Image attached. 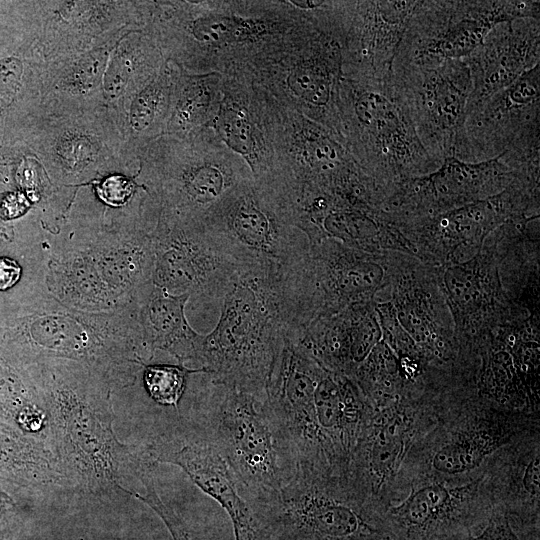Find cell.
<instances>
[{"instance_id": "1", "label": "cell", "mask_w": 540, "mask_h": 540, "mask_svg": "<svg viewBox=\"0 0 540 540\" xmlns=\"http://www.w3.org/2000/svg\"><path fill=\"white\" fill-rule=\"evenodd\" d=\"M48 417V441L67 485L92 495L122 491V481L154 470L145 444L126 445L113 430L112 386L88 365L50 359L26 367Z\"/></svg>"}, {"instance_id": "2", "label": "cell", "mask_w": 540, "mask_h": 540, "mask_svg": "<svg viewBox=\"0 0 540 540\" xmlns=\"http://www.w3.org/2000/svg\"><path fill=\"white\" fill-rule=\"evenodd\" d=\"M282 272L242 271L222 299L215 328L203 335L198 369L219 384L265 400L266 385L287 329Z\"/></svg>"}, {"instance_id": "3", "label": "cell", "mask_w": 540, "mask_h": 540, "mask_svg": "<svg viewBox=\"0 0 540 540\" xmlns=\"http://www.w3.org/2000/svg\"><path fill=\"white\" fill-rule=\"evenodd\" d=\"M535 432H540V413L502 407L473 389L443 394L433 423L414 441L402 464L397 502L419 478L480 477L496 452Z\"/></svg>"}, {"instance_id": "4", "label": "cell", "mask_w": 540, "mask_h": 540, "mask_svg": "<svg viewBox=\"0 0 540 540\" xmlns=\"http://www.w3.org/2000/svg\"><path fill=\"white\" fill-rule=\"evenodd\" d=\"M93 228L87 223V245L65 249L51 264L53 292L72 305L134 309L141 290L153 282L154 248L151 226L138 204L109 209Z\"/></svg>"}, {"instance_id": "5", "label": "cell", "mask_w": 540, "mask_h": 540, "mask_svg": "<svg viewBox=\"0 0 540 540\" xmlns=\"http://www.w3.org/2000/svg\"><path fill=\"white\" fill-rule=\"evenodd\" d=\"M338 103L352 159L376 185L382 202L397 183L441 165L422 145L392 69L379 77L349 74Z\"/></svg>"}, {"instance_id": "6", "label": "cell", "mask_w": 540, "mask_h": 540, "mask_svg": "<svg viewBox=\"0 0 540 540\" xmlns=\"http://www.w3.org/2000/svg\"><path fill=\"white\" fill-rule=\"evenodd\" d=\"M261 540H386L383 514L348 478L298 467L282 487L247 501Z\"/></svg>"}, {"instance_id": "7", "label": "cell", "mask_w": 540, "mask_h": 540, "mask_svg": "<svg viewBox=\"0 0 540 540\" xmlns=\"http://www.w3.org/2000/svg\"><path fill=\"white\" fill-rule=\"evenodd\" d=\"M194 413L190 419L225 460L247 501L276 492L295 473L264 401L206 374Z\"/></svg>"}, {"instance_id": "8", "label": "cell", "mask_w": 540, "mask_h": 540, "mask_svg": "<svg viewBox=\"0 0 540 540\" xmlns=\"http://www.w3.org/2000/svg\"><path fill=\"white\" fill-rule=\"evenodd\" d=\"M31 154L55 186L73 188L106 176L137 175L139 158L107 106H41L28 127Z\"/></svg>"}, {"instance_id": "9", "label": "cell", "mask_w": 540, "mask_h": 540, "mask_svg": "<svg viewBox=\"0 0 540 540\" xmlns=\"http://www.w3.org/2000/svg\"><path fill=\"white\" fill-rule=\"evenodd\" d=\"M217 244L245 270L283 271L308 253L305 235L284 215L272 191L245 182L201 217Z\"/></svg>"}, {"instance_id": "10", "label": "cell", "mask_w": 540, "mask_h": 540, "mask_svg": "<svg viewBox=\"0 0 540 540\" xmlns=\"http://www.w3.org/2000/svg\"><path fill=\"white\" fill-rule=\"evenodd\" d=\"M539 218V184L516 177L502 192L443 213L393 220L411 253L433 268L475 256L501 225Z\"/></svg>"}, {"instance_id": "11", "label": "cell", "mask_w": 540, "mask_h": 540, "mask_svg": "<svg viewBox=\"0 0 540 540\" xmlns=\"http://www.w3.org/2000/svg\"><path fill=\"white\" fill-rule=\"evenodd\" d=\"M526 18L540 19L539 1H419L393 64L434 65L464 59L496 25Z\"/></svg>"}, {"instance_id": "12", "label": "cell", "mask_w": 540, "mask_h": 540, "mask_svg": "<svg viewBox=\"0 0 540 540\" xmlns=\"http://www.w3.org/2000/svg\"><path fill=\"white\" fill-rule=\"evenodd\" d=\"M295 319L303 330L319 316L375 301L389 287L388 252L368 253L335 239L309 244L288 272Z\"/></svg>"}, {"instance_id": "13", "label": "cell", "mask_w": 540, "mask_h": 540, "mask_svg": "<svg viewBox=\"0 0 540 540\" xmlns=\"http://www.w3.org/2000/svg\"><path fill=\"white\" fill-rule=\"evenodd\" d=\"M496 510L484 473L464 481L419 478L385 510L383 528L390 540H467Z\"/></svg>"}, {"instance_id": "14", "label": "cell", "mask_w": 540, "mask_h": 540, "mask_svg": "<svg viewBox=\"0 0 540 540\" xmlns=\"http://www.w3.org/2000/svg\"><path fill=\"white\" fill-rule=\"evenodd\" d=\"M496 157L514 171L540 167V63L466 115L455 158Z\"/></svg>"}, {"instance_id": "15", "label": "cell", "mask_w": 540, "mask_h": 540, "mask_svg": "<svg viewBox=\"0 0 540 540\" xmlns=\"http://www.w3.org/2000/svg\"><path fill=\"white\" fill-rule=\"evenodd\" d=\"M323 365L284 330L266 385L264 406L281 446L295 467L331 475L322 448L315 387Z\"/></svg>"}, {"instance_id": "16", "label": "cell", "mask_w": 540, "mask_h": 540, "mask_svg": "<svg viewBox=\"0 0 540 540\" xmlns=\"http://www.w3.org/2000/svg\"><path fill=\"white\" fill-rule=\"evenodd\" d=\"M440 395L408 396L374 409L352 454L348 481L382 512L397 502V480L407 453L434 421Z\"/></svg>"}, {"instance_id": "17", "label": "cell", "mask_w": 540, "mask_h": 540, "mask_svg": "<svg viewBox=\"0 0 540 540\" xmlns=\"http://www.w3.org/2000/svg\"><path fill=\"white\" fill-rule=\"evenodd\" d=\"M390 301L403 329L423 354L433 376L460 382L469 363L456 341L454 325L434 268L416 257L389 251Z\"/></svg>"}, {"instance_id": "18", "label": "cell", "mask_w": 540, "mask_h": 540, "mask_svg": "<svg viewBox=\"0 0 540 540\" xmlns=\"http://www.w3.org/2000/svg\"><path fill=\"white\" fill-rule=\"evenodd\" d=\"M153 283L173 295L223 299L243 271L211 237L202 219L161 208L151 232Z\"/></svg>"}, {"instance_id": "19", "label": "cell", "mask_w": 540, "mask_h": 540, "mask_svg": "<svg viewBox=\"0 0 540 540\" xmlns=\"http://www.w3.org/2000/svg\"><path fill=\"white\" fill-rule=\"evenodd\" d=\"M500 227L469 260L434 268L457 344L466 358L476 357L478 346L511 315L516 304L502 282L505 255L500 249Z\"/></svg>"}, {"instance_id": "20", "label": "cell", "mask_w": 540, "mask_h": 540, "mask_svg": "<svg viewBox=\"0 0 540 540\" xmlns=\"http://www.w3.org/2000/svg\"><path fill=\"white\" fill-rule=\"evenodd\" d=\"M392 76L428 154L440 164L448 157H455L472 89L466 61L393 64Z\"/></svg>"}, {"instance_id": "21", "label": "cell", "mask_w": 540, "mask_h": 540, "mask_svg": "<svg viewBox=\"0 0 540 540\" xmlns=\"http://www.w3.org/2000/svg\"><path fill=\"white\" fill-rule=\"evenodd\" d=\"M144 5L126 0L27 2L28 36L44 60L110 46L143 30Z\"/></svg>"}, {"instance_id": "22", "label": "cell", "mask_w": 540, "mask_h": 540, "mask_svg": "<svg viewBox=\"0 0 540 540\" xmlns=\"http://www.w3.org/2000/svg\"><path fill=\"white\" fill-rule=\"evenodd\" d=\"M150 459L157 465L180 467L229 515L235 540H261L255 513L242 496L229 466L212 443L190 418L177 415L145 443Z\"/></svg>"}, {"instance_id": "23", "label": "cell", "mask_w": 540, "mask_h": 540, "mask_svg": "<svg viewBox=\"0 0 540 540\" xmlns=\"http://www.w3.org/2000/svg\"><path fill=\"white\" fill-rule=\"evenodd\" d=\"M516 176L498 157L481 162L448 157L435 171L397 183L381 209L394 220L435 215L497 195Z\"/></svg>"}, {"instance_id": "24", "label": "cell", "mask_w": 540, "mask_h": 540, "mask_svg": "<svg viewBox=\"0 0 540 540\" xmlns=\"http://www.w3.org/2000/svg\"><path fill=\"white\" fill-rule=\"evenodd\" d=\"M419 1H357L333 5L343 36L349 74L384 76L392 64Z\"/></svg>"}, {"instance_id": "25", "label": "cell", "mask_w": 540, "mask_h": 540, "mask_svg": "<svg viewBox=\"0 0 540 540\" xmlns=\"http://www.w3.org/2000/svg\"><path fill=\"white\" fill-rule=\"evenodd\" d=\"M496 509L521 540H539L540 432L496 452L484 467Z\"/></svg>"}, {"instance_id": "26", "label": "cell", "mask_w": 540, "mask_h": 540, "mask_svg": "<svg viewBox=\"0 0 540 540\" xmlns=\"http://www.w3.org/2000/svg\"><path fill=\"white\" fill-rule=\"evenodd\" d=\"M464 60L472 81L467 115L540 63V19L496 25Z\"/></svg>"}, {"instance_id": "27", "label": "cell", "mask_w": 540, "mask_h": 540, "mask_svg": "<svg viewBox=\"0 0 540 540\" xmlns=\"http://www.w3.org/2000/svg\"><path fill=\"white\" fill-rule=\"evenodd\" d=\"M297 337L325 368L351 378L382 339L375 301L319 316Z\"/></svg>"}, {"instance_id": "28", "label": "cell", "mask_w": 540, "mask_h": 540, "mask_svg": "<svg viewBox=\"0 0 540 540\" xmlns=\"http://www.w3.org/2000/svg\"><path fill=\"white\" fill-rule=\"evenodd\" d=\"M188 295H173L153 282L140 292L136 311L145 344L152 355L156 350L168 352L180 365L197 364L203 335L188 324L185 305Z\"/></svg>"}, {"instance_id": "29", "label": "cell", "mask_w": 540, "mask_h": 540, "mask_svg": "<svg viewBox=\"0 0 540 540\" xmlns=\"http://www.w3.org/2000/svg\"><path fill=\"white\" fill-rule=\"evenodd\" d=\"M114 45L45 60L42 104L78 108L106 106L103 80Z\"/></svg>"}, {"instance_id": "30", "label": "cell", "mask_w": 540, "mask_h": 540, "mask_svg": "<svg viewBox=\"0 0 540 540\" xmlns=\"http://www.w3.org/2000/svg\"><path fill=\"white\" fill-rule=\"evenodd\" d=\"M51 486L68 487L48 438L0 420V487L36 491Z\"/></svg>"}, {"instance_id": "31", "label": "cell", "mask_w": 540, "mask_h": 540, "mask_svg": "<svg viewBox=\"0 0 540 540\" xmlns=\"http://www.w3.org/2000/svg\"><path fill=\"white\" fill-rule=\"evenodd\" d=\"M173 84V76L159 69L113 110L122 136L138 158L166 120Z\"/></svg>"}, {"instance_id": "32", "label": "cell", "mask_w": 540, "mask_h": 540, "mask_svg": "<svg viewBox=\"0 0 540 540\" xmlns=\"http://www.w3.org/2000/svg\"><path fill=\"white\" fill-rule=\"evenodd\" d=\"M153 39L142 30L131 31L113 46L103 80L106 106L115 110L159 69Z\"/></svg>"}, {"instance_id": "33", "label": "cell", "mask_w": 540, "mask_h": 540, "mask_svg": "<svg viewBox=\"0 0 540 540\" xmlns=\"http://www.w3.org/2000/svg\"><path fill=\"white\" fill-rule=\"evenodd\" d=\"M0 420L24 433L47 437V413L27 370L2 361Z\"/></svg>"}, {"instance_id": "34", "label": "cell", "mask_w": 540, "mask_h": 540, "mask_svg": "<svg viewBox=\"0 0 540 540\" xmlns=\"http://www.w3.org/2000/svg\"><path fill=\"white\" fill-rule=\"evenodd\" d=\"M351 379L359 386L374 409L408 396H419L401 377L396 355L381 341L357 368ZM424 393V392H423Z\"/></svg>"}, {"instance_id": "35", "label": "cell", "mask_w": 540, "mask_h": 540, "mask_svg": "<svg viewBox=\"0 0 540 540\" xmlns=\"http://www.w3.org/2000/svg\"><path fill=\"white\" fill-rule=\"evenodd\" d=\"M44 61L34 43L25 56L11 54L0 58V117L20 102L34 110L41 108Z\"/></svg>"}, {"instance_id": "36", "label": "cell", "mask_w": 540, "mask_h": 540, "mask_svg": "<svg viewBox=\"0 0 540 540\" xmlns=\"http://www.w3.org/2000/svg\"><path fill=\"white\" fill-rule=\"evenodd\" d=\"M205 373L184 365L154 364L143 368V384L148 395L158 404L178 407L189 374ZM206 374V373H205Z\"/></svg>"}, {"instance_id": "37", "label": "cell", "mask_w": 540, "mask_h": 540, "mask_svg": "<svg viewBox=\"0 0 540 540\" xmlns=\"http://www.w3.org/2000/svg\"><path fill=\"white\" fill-rule=\"evenodd\" d=\"M174 100H171L170 114L166 128L171 134L184 133L192 129L201 119L207 106V95L204 89L195 82L176 91Z\"/></svg>"}, {"instance_id": "38", "label": "cell", "mask_w": 540, "mask_h": 540, "mask_svg": "<svg viewBox=\"0 0 540 540\" xmlns=\"http://www.w3.org/2000/svg\"><path fill=\"white\" fill-rule=\"evenodd\" d=\"M153 471H147L138 478L144 487V493L128 488H124L123 492L148 505L166 525L173 540H201L186 521L160 498L155 488Z\"/></svg>"}, {"instance_id": "39", "label": "cell", "mask_w": 540, "mask_h": 540, "mask_svg": "<svg viewBox=\"0 0 540 540\" xmlns=\"http://www.w3.org/2000/svg\"><path fill=\"white\" fill-rule=\"evenodd\" d=\"M189 34L199 43L216 44L239 39L246 35L250 26L232 17L208 15L196 18L188 26Z\"/></svg>"}, {"instance_id": "40", "label": "cell", "mask_w": 540, "mask_h": 540, "mask_svg": "<svg viewBox=\"0 0 540 540\" xmlns=\"http://www.w3.org/2000/svg\"><path fill=\"white\" fill-rule=\"evenodd\" d=\"M93 184L101 202L109 207H125L147 192L134 177L120 174L106 176Z\"/></svg>"}, {"instance_id": "41", "label": "cell", "mask_w": 540, "mask_h": 540, "mask_svg": "<svg viewBox=\"0 0 540 540\" xmlns=\"http://www.w3.org/2000/svg\"><path fill=\"white\" fill-rule=\"evenodd\" d=\"M222 139L240 154L251 155L255 147L253 127L241 111H224L218 121Z\"/></svg>"}, {"instance_id": "42", "label": "cell", "mask_w": 540, "mask_h": 540, "mask_svg": "<svg viewBox=\"0 0 540 540\" xmlns=\"http://www.w3.org/2000/svg\"><path fill=\"white\" fill-rule=\"evenodd\" d=\"M467 540H521L512 529L506 515L496 510L485 528Z\"/></svg>"}, {"instance_id": "43", "label": "cell", "mask_w": 540, "mask_h": 540, "mask_svg": "<svg viewBox=\"0 0 540 540\" xmlns=\"http://www.w3.org/2000/svg\"><path fill=\"white\" fill-rule=\"evenodd\" d=\"M21 268L16 261L0 258V290L13 286L20 278Z\"/></svg>"}, {"instance_id": "44", "label": "cell", "mask_w": 540, "mask_h": 540, "mask_svg": "<svg viewBox=\"0 0 540 540\" xmlns=\"http://www.w3.org/2000/svg\"><path fill=\"white\" fill-rule=\"evenodd\" d=\"M15 507V501L10 494L0 489V519Z\"/></svg>"}, {"instance_id": "45", "label": "cell", "mask_w": 540, "mask_h": 540, "mask_svg": "<svg viewBox=\"0 0 540 540\" xmlns=\"http://www.w3.org/2000/svg\"><path fill=\"white\" fill-rule=\"evenodd\" d=\"M291 3L301 9L312 10L321 7L324 1H291Z\"/></svg>"}, {"instance_id": "46", "label": "cell", "mask_w": 540, "mask_h": 540, "mask_svg": "<svg viewBox=\"0 0 540 540\" xmlns=\"http://www.w3.org/2000/svg\"><path fill=\"white\" fill-rule=\"evenodd\" d=\"M0 540H15L12 533L9 530H0Z\"/></svg>"}, {"instance_id": "47", "label": "cell", "mask_w": 540, "mask_h": 540, "mask_svg": "<svg viewBox=\"0 0 540 540\" xmlns=\"http://www.w3.org/2000/svg\"><path fill=\"white\" fill-rule=\"evenodd\" d=\"M386 540H390V539H386Z\"/></svg>"}]
</instances>
